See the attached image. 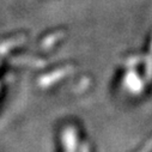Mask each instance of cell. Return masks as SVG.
Returning <instances> with one entry per match:
<instances>
[{
	"instance_id": "cell-1",
	"label": "cell",
	"mask_w": 152,
	"mask_h": 152,
	"mask_svg": "<svg viewBox=\"0 0 152 152\" xmlns=\"http://www.w3.org/2000/svg\"><path fill=\"white\" fill-rule=\"evenodd\" d=\"M80 152H89L88 146H86V145H83V147H82V151H80Z\"/></svg>"
}]
</instances>
